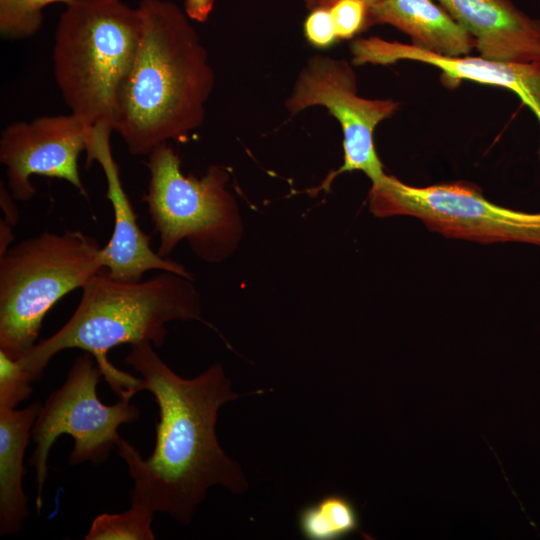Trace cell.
I'll return each instance as SVG.
<instances>
[{
  "instance_id": "30bf717a",
  "label": "cell",
  "mask_w": 540,
  "mask_h": 540,
  "mask_svg": "<svg viewBox=\"0 0 540 540\" xmlns=\"http://www.w3.org/2000/svg\"><path fill=\"white\" fill-rule=\"evenodd\" d=\"M89 130L72 113L9 124L1 133L0 162L6 167L13 198L28 201L36 194L33 175L65 180L86 197L78 159L86 149Z\"/></svg>"
},
{
  "instance_id": "3957f363",
  "label": "cell",
  "mask_w": 540,
  "mask_h": 540,
  "mask_svg": "<svg viewBox=\"0 0 540 540\" xmlns=\"http://www.w3.org/2000/svg\"><path fill=\"white\" fill-rule=\"evenodd\" d=\"M77 308L53 335L36 343L17 361L40 378L50 360L66 349H81L95 358L102 376L119 398L141 391V378L117 369L108 352L122 344H164L167 323L202 321L201 299L193 279L162 271L146 280L121 282L105 269L82 288Z\"/></svg>"
},
{
  "instance_id": "7402d4cb",
  "label": "cell",
  "mask_w": 540,
  "mask_h": 540,
  "mask_svg": "<svg viewBox=\"0 0 540 540\" xmlns=\"http://www.w3.org/2000/svg\"><path fill=\"white\" fill-rule=\"evenodd\" d=\"M215 0H185L184 12L193 21H207L214 8Z\"/></svg>"
},
{
  "instance_id": "9c48e42d",
  "label": "cell",
  "mask_w": 540,
  "mask_h": 540,
  "mask_svg": "<svg viewBox=\"0 0 540 540\" xmlns=\"http://www.w3.org/2000/svg\"><path fill=\"white\" fill-rule=\"evenodd\" d=\"M313 106H323L338 120L343 132L344 160L318 190H327L334 178L345 172L362 171L372 183L384 175L374 144L377 125L391 117L399 102L359 96L354 70L344 59L314 55L295 80L285 109L296 115Z\"/></svg>"
},
{
  "instance_id": "ffe728a7",
  "label": "cell",
  "mask_w": 540,
  "mask_h": 540,
  "mask_svg": "<svg viewBox=\"0 0 540 540\" xmlns=\"http://www.w3.org/2000/svg\"><path fill=\"white\" fill-rule=\"evenodd\" d=\"M338 38L350 39L366 28L368 6L360 0H339L330 8Z\"/></svg>"
},
{
  "instance_id": "44dd1931",
  "label": "cell",
  "mask_w": 540,
  "mask_h": 540,
  "mask_svg": "<svg viewBox=\"0 0 540 540\" xmlns=\"http://www.w3.org/2000/svg\"><path fill=\"white\" fill-rule=\"evenodd\" d=\"M304 34L310 44L326 48L335 43V25L329 8L311 10L304 22Z\"/></svg>"
},
{
  "instance_id": "e0dca14e",
  "label": "cell",
  "mask_w": 540,
  "mask_h": 540,
  "mask_svg": "<svg viewBox=\"0 0 540 540\" xmlns=\"http://www.w3.org/2000/svg\"><path fill=\"white\" fill-rule=\"evenodd\" d=\"M153 514L131 506L129 510L98 515L84 537L85 540H153Z\"/></svg>"
},
{
  "instance_id": "52a82bcc",
  "label": "cell",
  "mask_w": 540,
  "mask_h": 540,
  "mask_svg": "<svg viewBox=\"0 0 540 540\" xmlns=\"http://www.w3.org/2000/svg\"><path fill=\"white\" fill-rule=\"evenodd\" d=\"M369 210L377 217L418 218L430 230L450 238L540 246V213L496 205L465 182L417 187L385 174L372 183Z\"/></svg>"
},
{
  "instance_id": "5bb4252c",
  "label": "cell",
  "mask_w": 540,
  "mask_h": 540,
  "mask_svg": "<svg viewBox=\"0 0 540 540\" xmlns=\"http://www.w3.org/2000/svg\"><path fill=\"white\" fill-rule=\"evenodd\" d=\"M373 24H389L409 35L412 45L442 56L476 48L475 39L434 0H380L368 7L366 28Z\"/></svg>"
},
{
  "instance_id": "d6986e66",
  "label": "cell",
  "mask_w": 540,
  "mask_h": 540,
  "mask_svg": "<svg viewBox=\"0 0 540 540\" xmlns=\"http://www.w3.org/2000/svg\"><path fill=\"white\" fill-rule=\"evenodd\" d=\"M32 377L17 360L0 351V409H11L32 393Z\"/></svg>"
},
{
  "instance_id": "8992f818",
  "label": "cell",
  "mask_w": 540,
  "mask_h": 540,
  "mask_svg": "<svg viewBox=\"0 0 540 540\" xmlns=\"http://www.w3.org/2000/svg\"><path fill=\"white\" fill-rule=\"evenodd\" d=\"M149 182L143 201L159 234L157 253L168 258L186 240L201 260L220 263L237 249L243 227L238 206L226 188V168L211 165L201 178L185 175L181 160L167 143L147 161Z\"/></svg>"
},
{
  "instance_id": "6da1fadb",
  "label": "cell",
  "mask_w": 540,
  "mask_h": 540,
  "mask_svg": "<svg viewBox=\"0 0 540 540\" xmlns=\"http://www.w3.org/2000/svg\"><path fill=\"white\" fill-rule=\"evenodd\" d=\"M125 363L140 374L141 391L154 396L159 410L155 446L147 459L122 438L116 444L133 480L131 506L153 515L168 514L186 525L212 486L244 493V471L216 436L220 408L241 396L233 391L222 365L215 363L196 377L183 378L150 342L130 345Z\"/></svg>"
},
{
  "instance_id": "ac0fdd59",
  "label": "cell",
  "mask_w": 540,
  "mask_h": 540,
  "mask_svg": "<svg viewBox=\"0 0 540 540\" xmlns=\"http://www.w3.org/2000/svg\"><path fill=\"white\" fill-rule=\"evenodd\" d=\"M72 0H0V34L6 39L34 36L43 23V9Z\"/></svg>"
},
{
  "instance_id": "277c9868",
  "label": "cell",
  "mask_w": 540,
  "mask_h": 540,
  "mask_svg": "<svg viewBox=\"0 0 540 540\" xmlns=\"http://www.w3.org/2000/svg\"><path fill=\"white\" fill-rule=\"evenodd\" d=\"M141 33L138 8L121 0H72L59 17L53 73L70 113L113 130L119 90Z\"/></svg>"
},
{
  "instance_id": "7a4b0ae2",
  "label": "cell",
  "mask_w": 540,
  "mask_h": 540,
  "mask_svg": "<svg viewBox=\"0 0 540 540\" xmlns=\"http://www.w3.org/2000/svg\"><path fill=\"white\" fill-rule=\"evenodd\" d=\"M141 33L119 90L113 131L132 155H149L199 128L215 85L208 53L189 17L168 0H142Z\"/></svg>"
},
{
  "instance_id": "5b68a950",
  "label": "cell",
  "mask_w": 540,
  "mask_h": 540,
  "mask_svg": "<svg viewBox=\"0 0 540 540\" xmlns=\"http://www.w3.org/2000/svg\"><path fill=\"white\" fill-rule=\"evenodd\" d=\"M101 249L81 231H46L0 256V351L18 360L36 344L48 311L104 269Z\"/></svg>"
},
{
  "instance_id": "4fadbf2b",
  "label": "cell",
  "mask_w": 540,
  "mask_h": 540,
  "mask_svg": "<svg viewBox=\"0 0 540 540\" xmlns=\"http://www.w3.org/2000/svg\"><path fill=\"white\" fill-rule=\"evenodd\" d=\"M476 41L480 56L501 62H540V20L510 0H436Z\"/></svg>"
},
{
  "instance_id": "9a60e30c",
  "label": "cell",
  "mask_w": 540,
  "mask_h": 540,
  "mask_svg": "<svg viewBox=\"0 0 540 540\" xmlns=\"http://www.w3.org/2000/svg\"><path fill=\"white\" fill-rule=\"evenodd\" d=\"M40 404L17 410L0 409V533L15 535L28 516L22 477L24 454Z\"/></svg>"
},
{
  "instance_id": "d4e9b609",
  "label": "cell",
  "mask_w": 540,
  "mask_h": 540,
  "mask_svg": "<svg viewBox=\"0 0 540 540\" xmlns=\"http://www.w3.org/2000/svg\"><path fill=\"white\" fill-rule=\"evenodd\" d=\"M309 11L317 8H330L339 0H303ZM364 2L368 7L377 3L380 0H360Z\"/></svg>"
},
{
  "instance_id": "ba28073f",
  "label": "cell",
  "mask_w": 540,
  "mask_h": 540,
  "mask_svg": "<svg viewBox=\"0 0 540 540\" xmlns=\"http://www.w3.org/2000/svg\"><path fill=\"white\" fill-rule=\"evenodd\" d=\"M101 376L93 355L83 351L74 360L63 385L40 408L32 428L35 449L29 460L35 471L38 513L42 508L49 452L59 436L67 434L74 440L68 458L70 465L84 462L98 465L108 459L121 438L119 427L140 417L130 397L119 398L113 405L101 402L96 391Z\"/></svg>"
},
{
  "instance_id": "603a6c76",
  "label": "cell",
  "mask_w": 540,
  "mask_h": 540,
  "mask_svg": "<svg viewBox=\"0 0 540 540\" xmlns=\"http://www.w3.org/2000/svg\"><path fill=\"white\" fill-rule=\"evenodd\" d=\"M14 198L11 195L9 189L3 186L1 182L0 187V204L4 212V220L14 226L19 220V213L14 204Z\"/></svg>"
},
{
  "instance_id": "2e32d148",
  "label": "cell",
  "mask_w": 540,
  "mask_h": 540,
  "mask_svg": "<svg viewBox=\"0 0 540 540\" xmlns=\"http://www.w3.org/2000/svg\"><path fill=\"white\" fill-rule=\"evenodd\" d=\"M297 525L307 540H339L360 531V516L348 497L331 493L302 507Z\"/></svg>"
},
{
  "instance_id": "8fae6325",
  "label": "cell",
  "mask_w": 540,
  "mask_h": 540,
  "mask_svg": "<svg viewBox=\"0 0 540 540\" xmlns=\"http://www.w3.org/2000/svg\"><path fill=\"white\" fill-rule=\"evenodd\" d=\"M112 128L91 127L86 143L87 165L96 161L101 166L106 182V197L114 214V228L108 243L102 247L103 267L109 277L121 282H138L150 270L176 273L192 278L180 263L160 256L153 251L149 237L137 222L133 206L122 186L119 167L110 145Z\"/></svg>"
},
{
  "instance_id": "7c38bea8",
  "label": "cell",
  "mask_w": 540,
  "mask_h": 540,
  "mask_svg": "<svg viewBox=\"0 0 540 540\" xmlns=\"http://www.w3.org/2000/svg\"><path fill=\"white\" fill-rule=\"evenodd\" d=\"M351 52L355 65L418 61L439 68L447 79L507 88L532 110L540 124V62H501L481 56L448 57L379 37L356 39L352 42ZM538 155L540 159V146Z\"/></svg>"
},
{
  "instance_id": "cb8c5ba5",
  "label": "cell",
  "mask_w": 540,
  "mask_h": 540,
  "mask_svg": "<svg viewBox=\"0 0 540 540\" xmlns=\"http://www.w3.org/2000/svg\"><path fill=\"white\" fill-rule=\"evenodd\" d=\"M13 226L6 222L5 220H1L0 223V256L3 255L11 246V242L13 240V233H12Z\"/></svg>"
}]
</instances>
